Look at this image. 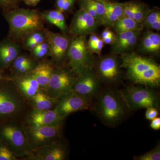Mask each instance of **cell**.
<instances>
[{
	"instance_id": "6da1fadb",
	"label": "cell",
	"mask_w": 160,
	"mask_h": 160,
	"mask_svg": "<svg viewBox=\"0 0 160 160\" xmlns=\"http://www.w3.org/2000/svg\"><path fill=\"white\" fill-rule=\"evenodd\" d=\"M121 67L135 85L158 88L160 85V67L154 60L132 52L121 55Z\"/></svg>"
},
{
	"instance_id": "7a4b0ae2",
	"label": "cell",
	"mask_w": 160,
	"mask_h": 160,
	"mask_svg": "<svg viewBox=\"0 0 160 160\" xmlns=\"http://www.w3.org/2000/svg\"><path fill=\"white\" fill-rule=\"evenodd\" d=\"M3 15L9 24V37L15 41L23 40L32 32L44 28L45 22L37 9L17 7L3 11Z\"/></svg>"
},
{
	"instance_id": "3957f363",
	"label": "cell",
	"mask_w": 160,
	"mask_h": 160,
	"mask_svg": "<svg viewBox=\"0 0 160 160\" xmlns=\"http://www.w3.org/2000/svg\"><path fill=\"white\" fill-rule=\"evenodd\" d=\"M96 112L102 122L108 126H114L122 120L127 108L121 92L108 88L98 95Z\"/></svg>"
},
{
	"instance_id": "277c9868",
	"label": "cell",
	"mask_w": 160,
	"mask_h": 160,
	"mask_svg": "<svg viewBox=\"0 0 160 160\" xmlns=\"http://www.w3.org/2000/svg\"><path fill=\"white\" fill-rule=\"evenodd\" d=\"M0 139L10 147L19 159H26L32 152L24 126L16 121L8 120L0 126Z\"/></svg>"
},
{
	"instance_id": "5b68a950",
	"label": "cell",
	"mask_w": 160,
	"mask_h": 160,
	"mask_svg": "<svg viewBox=\"0 0 160 160\" xmlns=\"http://www.w3.org/2000/svg\"><path fill=\"white\" fill-rule=\"evenodd\" d=\"M120 92L129 110H136L151 107L158 109L159 108V97L153 88L140 85H131L126 86Z\"/></svg>"
},
{
	"instance_id": "8992f818",
	"label": "cell",
	"mask_w": 160,
	"mask_h": 160,
	"mask_svg": "<svg viewBox=\"0 0 160 160\" xmlns=\"http://www.w3.org/2000/svg\"><path fill=\"white\" fill-rule=\"evenodd\" d=\"M68 58L69 68L77 74L93 68L94 56L87 45L86 37L74 36L72 38Z\"/></svg>"
},
{
	"instance_id": "52a82bcc",
	"label": "cell",
	"mask_w": 160,
	"mask_h": 160,
	"mask_svg": "<svg viewBox=\"0 0 160 160\" xmlns=\"http://www.w3.org/2000/svg\"><path fill=\"white\" fill-rule=\"evenodd\" d=\"M24 98L14 84L0 85V120L12 119L24 109Z\"/></svg>"
},
{
	"instance_id": "ba28073f",
	"label": "cell",
	"mask_w": 160,
	"mask_h": 160,
	"mask_svg": "<svg viewBox=\"0 0 160 160\" xmlns=\"http://www.w3.org/2000/svg\"><path fill=\"white\" fill-rule=\"evenodd\" d=\"M77 76L70 68L54 66L46 93L50 97L58 99L72 90Z\"/></svg>"
},
{
	"instance_id": "9c48e42d",
	"label": "cell",
	"mask_w": 160,
	"mask_h": 160,
	"mask_svg": "<svg viewBox=\"0 0 160 160\" xmlns=\"http://www.w3.org/2000/svg\"><path fill=\"white\" fill-rule=\"evenodd\" d=\"M62 125L24 126V130L32 151L48 146L61 139Z\"/></svg>"
},
{
	"instance_id": "30bf717a",
	"label": "cell",
	"mask_w": 160,
	"mask_h": 160,
	"mask_svg": "<svg viewBox=\"0 0 160 160\" xmlns=\"http://www.w3.org/2000/svg\"><path fill=\"white\" fill-rule=\"evenodd\" d=\"M95 63V72L101 82L116 83L121 79L122 69L121 60L117 55L111 54L101 57Z\"/></svg>"
},
{
	"instance_id": "8fae6325",
	"label": "cell",
	"mask_w": 160,
	"mask_h": 160,
	"mask_svg": "<svg viewBox=\"0 0 160 160\" xmlns=\"http://www.w3.org/2000/svg\"><path fill=\"white\" fill-rule=\"evenodd\" d=\"M100 83L93 68H89L78 74L72 90L92 101L98 93Z\"/></svg>"
},
{
	"instance_id": "7c38bea8",
	"label": "cell",
	"mask_w": 160,
	"mask_h": 160,
	"mask_svg": "<svg viewBox=\"0 0 160 160\" xmlns=\"http://www.w3.org/2000/svg\"><path fill=\"white\" fill-rule=\"evenodd\" d=\"M91 100L76 93L73 90L58 99L54 109L61 117L65 119L69 115L88 109Z\"/></svg>"
},
{
	"instance_id": "4fadbf2b",
	"label": "cell",
	"mask_w": 160,
	"mask_h": 160,
	"mask_svg": "<svg viewBox=\"0 0 160 160\" xmlns=\"http://www.w3.org/2000/svg\"><path fill=\"white\" fill-rule=\"evenodd\" d=\"M99 26L97 21L82 8L76 12L72 19L69 32L73 36L86 37L95 33Z\"/></svg>"
},
{
	"instance_id": "5bb4252c",
	"label": "cell",
	"mask_w": 160,
	"mask_h": 160,
	"mask_svg": "<svg viewBox=\"0 0 160 160\" xmlns=\"http://www.w3.org/2000/svg\"><path fill=\"white\" fill-rule=\"evenodd\" d=\"M72 38L67 34L47 31V40L49 43V56L57 64L62 62L68 58Z\"/></svg>"
},
{
	"instance_id": "9a60e30c",
	"label": "cell",
	"mask_w": 160,
	"mask_h": 160,
	"mask_svg": "<svg viewBox=\"0 0 160 160\" xmlns=\"http://www.w3.org/2000/svg\"><path fill=\"white\" fill-rule=\"evenodd\" d=\"M143 30L116 33V38L112 44V54L122 55L130 52L137 46Z\"/></svg>"
},
{
	"instance_id": "2e32d148",
	"label": "cell",
	"mask_w": 160,
	"mask_h": 160,
	"mask_svg": "<svg viewBox=\"0 0 160 160\" xmlns=\"http://www.w3.org/2000/svg\"><path fill=\"white\" fill-rule=\"evenodd\" d=\"M67 157L66 146L60 139L52 144L32 151L26 160H65Z\"/></svg>"
},
{
	"instance_id": "e0dca14e",
	"label": "cell",
	"mask_w": 160,
	"mask_h": 160,
	"mask_svg": "<svg viewBox=\"0 0 160 160\" xmlns=\"http://www.w3.org/2000/svg\"><path fill=\"white\" fill-rule=\"evenodd\" d=\"M64 119L55 109L48 110L32 109L26 117V124L32 126H58L62 125Z\"/></svg>"
},
{
	"instance_id": "ac0fdd59",
	"label": "cell",
	"mask_w": 160,
	"mask_h": 160,
	"mask_svg": "<svg viewBox=\"0 0 160 160\" xmlns=\"http://www.w3.org/2000/svg\"><path fill=\"white\" fill-rule=\"evenodd\" d=\"M21 46L11 38L0 41V69L3 71L11 66L20 54Z\"/></svg>"
},
{
	"instance_id": "d6986e66",
	"label": "cell",
	"mask_w": 160,
	"mask_h": 160,
	"mask_svg": "<svg viewBox=\"0 0 160 160\" xmlns=\"http://www.w3.org/2000/svg\"><path fill=\"white\" fill-rule=\"evenodd\" d=\"M12 83L24 98L29 100L41 90L37 80L31 72L19 75H14Z\"/></svg>"
},
{
	"instance_id": "ffe728a7",
	"label": "cell",
	"mask_w": 160,
	"mask_h": 160,
	"mask_svg": "<svg viewBox=\"0 0 160 160\" xmlns=\"http://www.w3.org/2000/svg\"><path fill=\"white\" fill-rule=\"evenodd\" d=\"M138 50L144 54H158L160 51V35L147 29L140 38Z\"/></svg>"
},
{
	"instance_id": "44dd1931",
	"label": "cell",
	"mask_w": 160,
	"mask_h": 160,
	"mask_svg": "<svg viewBox=\"0 0 160 160\" xmlns=\"http://www.w3.org/2000/svg\"><path fill=\"white\" fill-rule=\"evenodd\" d=\"M53 67L52 64L48 61H41L38 62L35 69L31 72L41 88V90L46 92L48 83L53 71Z\"/></svg>"
},
{
	"instance_id": "7402d4cb",
	"label": "cell",
	"mask_w": 160,
	"mask_h": 160,
	"mask_svg": "<svg viewBox=\"0 0 160 160\" xmlns=\"http://www.w3.org/2000/svg\"><path fill=\"white\" fill-rule=\"evenodd\" d=\"M124 3L123 16L130 18L138 22L142 23L150 9L148 6L137 1H130Z\"/></svg>"
},
{
	"instance_id": "603a6c76",
	"label": "cell",
	"mask_w": 160,
	"mask_h": 160,
	"mask_svg": "<svg viewBox=\"0 0 160 160\" xmlns=\"http://www.w3.org/2000/svg\"><path fill=\"white\" fill-rule=\"evenodd\" d=\"M105 6L106 9V25L112 28L117 20L123 16L124 3L112 2L109 0H97Z\"/></svg>"
},
{
	"instance_id": "cb8c5ba5",
	"label": "cell",
	"mask_w": 160,
	"mask_h": 160,
	"mask_svg": "<svg viewBox=\"0 0 160 160\" xmlns=\"http://www.w3.org/2000/svg\"><path fill=\"white\" fill-rule=\"evenodd\" d=\"M38 63L37 61L31 56L20 54L15 59L10 67L14 75H19L31 72Z\"/></svg>"
},
{
	"instance_id": "d4e9b609",
	"label": "cell",
	"mask_w": 160,
	"mask_h": 160,
	"mask_svg": "<svg viewBox=\"0 0 160 160\" xmlns=\"http://www.w3.org/2000/svg\"><path fill=\"white\" fill-rule=\"evenodd\" d=\"M41 14L44 22L54 25L62 31V33L67 34L69 32V28L66 24L63 12L56 9L46 10L41 12Z\"/></svg>"
},
{
	"instance_id": "484cf974",
	"label": "cell",
	"mask_w": 160,
	"mask_h": 160,
	"mask_svg": "<svg viewBox=\"0 0 160 160\" xmlns=\"http://www.w3.org/2000/svg\"><path fill=\"white\" fill-rule=\"evenodd\" d=\"M32 109L38 110L52 109L58 102L57 99L50 97L45 91L40 90L29 99Z\"/></svg>"
},
{
	"instance_id": "4316f807",
	"label": "cell",
	"mask_w": 160,
	"mask_h": 160,
	"mask_svg": "<svg viewBox=\"0 0 160 160\" xmlns=\"http://www.w3.org/2000/svg\"><path fill=\"white\" fill-rule=\"evenodd\" d=\"M144 28L142 23L138 22L130 18L124 16L117 20L112 27L116 33L122 32L143 30Z\"/></svg>"
},
{
	"instance_id": "83f0119b",
	"label": "cell",
	"mask_w": 160,
	"mask_h": 160,
	"mask_svg": "<svg viewBox=\"0 0 160 160\" xmlns=\"http://www.w3.org/2000/svg\"><path fill=\"white\" fill-rule=\"evenodd\" d=\"M48 29L43 28L32 32L23 40V46L26 50L30 51L34 47L47 40Z\"/></svg>"
},
{
	"instance_id": "f1b7e54d",
	"label": "cell",
	"mask_w": 160,
	"mask_h": 160,
	"mask_svg": "<svg viewBox=\"0 0 160 160\" xmlns=\"http://www.w3.org/2000/svg\"><path fill=\"white\" fill-rule=\"evenodd\" d=\"M30 52L31 57L36 61H42L49 56V43L46 40L34 47Z\"/></svg>"
},
{
	"instance_id": "f546056e",
	"label": "cell",
	"mask_w": 160,
	"mask_h": 160,
	"mask_svg": "<svg viewBox=\"0 0 160 160\" xmlns=\"http://www.w3.org/2000/svg\"><path fill=\"white\" fill-rule=\"evenodd\" d=\"M103 40L95 33H91L87 41V45L92 53L101 56L104 46Z\"/></svg>"
},
{
	"instance_id": "4dcf8cb0",
	"label": "cell",
	"mask_w": 160,
	"mask_h": 160,
	"mask_svg": "<svg viewBox=\"0 0 160 160\" xmlns=\"http://www.w3.org/2000/svg\"><path fill=\"white\" fill-rule=\"evenodd\" d=\"M18 160L10 147L0 139V160Z\"/></svg>"
},
{
	"instance_id": "1f68e13d",
	"label": "cell",
	"mask_w": 160,
	"mask_h": 160,
	"mask_svg": "<svg viewBox=\"0 0 160 160\" xmlns=\"http://www.w3.org/2000/svg\"><path fill=\"white\" fill-rule=\"evenodd\" d=\"M160 20V11L158 8L149 9L148 14L143 21L142 24L144 28H147L151 24Z\"/></svg>"
},
{
	"instance_id": "d6a6232c",
	"label": "cell",
	"mask_w": 160,
	"mask_h": 160,
	"mask_svg": "<svg viewBox=\"0 0 160 160\" xmlns=\"http://www.w3.org/2000/svg\"><path fill=\"white\" fill-rule=\"evenodd\" d=\"M134 160H160V146L158 145L151 151L141 155L138 157H135Z\"/></svg>"
},
{
	"instance_id": "836d02e7",
	"label": "cell",
	"mask_w": 160,
	"mask_h": 160,
	"mask_svg": "<svg viewBox=\"0 0 160 160\" xmlns=\"http://www.w3.org/2000/svg\"><path fill=\"white\" fill-rule=\"evenodd\" d=\"M77 0H55L56 9L62 12H67L73 8Z\"/></svg>"
},
{
	"instance_id": "e575fe53",
	"label": "cell",
	"mask_w": 160,
	"mask_h": 160,
	"mask_svg": "<svg viewBox=\"0 0 160 160\" xmlns=\"http://www.w3.org/2000/svg\"><path fill=\"white\" fill-rule=\"evenodd\" d=\"M19 0H0V8L3 11L9 10L18 7Z\"/></svg>"
},
{
	"instance_id": "d590c367",
	"label": "cell",
	"mask_w": 160,
	"mask_h": 160,
	"mask_svg": "<svg viewBox=\"0 0 160 160\" xmlns=\"http://www.w3.org/2000/svg\"><path fill=\"white\" fill-rule=\"evenodd\" d=\"M158 114L159 112L158 109L155 107H151L146 108L145 116L147 120L151 121L155 118L157 117Z\"/></svg>"
},
{
	"instance_id": "8d00e7d4",
	"label": "cell",
	"mask_w": 160,
	"mask_h": 160,
	"mask_svg": "<svg viewBox=\"0 0 160 160\" xmlns=\"http://www.w3.org/2000/svg\"><path fill=\"white\" fill-rule=\"evenodd\" d=\"M150 127L154 130H157L160 129V118L156 117L151 120Z\"/></svg>"
},
{
	"instance_id": "74e56055",
	"label": "cell",
	"mask_w": 160,
	"mask_h": 160,
	"mask_svg": "<svg viewBox=\"0 0 160 160\" xmlns=\"http://www.w3.org/2000/svg\"><path fill=\"white\" fill-rule=\"evenodd\" d=\"M116 35V33L113 32L111 31L109 29V27H107L102 31L101 34V38L102 39L106 37H113Z\"/></svg>"
},
{
	"instance_id": "f35d334b",
	"label": "cell",
	"mask_w": 160,
	"mask_h": 160,
	"mask_svg": "<svg viewBox=\"0 0 160 160\" xmlns=\"http://www.w3.org/2000/svg\"><path fill=\"white\" fill-rule=\"evenodd\" d=\"M116 35L113 37H106L102 39L103 40V42L104 44H107V45H112L113 44L115 40Z\"/></svg>"
},
{
	"instance_id": "ab89813d",
	"label": "cell",
	"mask_w": 160,
	"mask_h": 160,
	"mask_svg": "<svg viewBox=\"0 0 160 160\" xmlns=\"http://www.w3.org/2000/svg\"><path fill=\"white\" fill-rule=\"evenodd\" d=\"M26 5L31 6H37L41 0H23Z\"/></svg>"
},
{
	"instance_id": "60d3db41",
	"label": "cell",
	"mask_w": 160,
	"mask_h": 160,
	"mask_svg": "<svg viewBox=\"0 0 160 160\" xmlns=\"http://www.w3.org/2000/svg\"><path fill=\"white\" fill-rule=\"evenodd\" d=\"M2 71L1 69H0V81H2V80H5V78L3 77L2 74Z\"/></svg>"
}]
</instances>
